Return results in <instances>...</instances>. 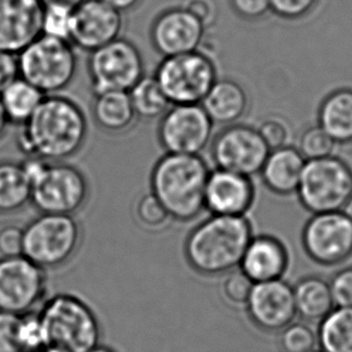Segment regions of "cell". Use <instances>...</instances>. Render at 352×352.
Segmentation results:
<instances>
[{
  "label": "cell",
  "instance_id": "f907efd6",
  "mask_svg": "<svg viewBox=\"0 0 352 352\" xmlns=\"http://www.w3.org/2000/svg\"><path fill=\"white\" fill-rule=\"evenodd\" d=\"M310 352H324V351H321V350H315V349H314V350H311V351H310Z\"/></svg>",
  "mask_w": 352,
  "mask_h": 352
},
{
  "label": "cell",
  "instance_id": "d6986e66",
  "mask_svg": "<svg viewBox=\"0 0 352 352\" xmlns=\"http://www.w3.org/2000/svg\"><path fill=\"white\" fill-rule=\"evenodd\" d=\"M43 0H0V51L19 54L41 35Z\"/></svg>",
  "mask_w": 352,
  "mask_h": 352
},
{
  "label": "cell",
  "instance_id": "8d00e7d4",
  "mask_svg": "<svg viewBox=\"0 0 352 352\" xmlns=\"http://www.w3.org/2000/svg\"><path fill=\"white\" fill-rule=\"evenodd\" d=\"M320 0H270L271 12L279 19L296 21L308 16Z\"/></svg>",
  "mask_w": 352,
  "mask_h": 352
},
{
  "label": "cell",
  "instance_id": "9a60e30c",
  "mask_svg": "<svg viewBox=\"0 0 352 352\" xmlns=\"http://www.w3.org/2000/svg\"><path fill=\"white\" fill-rule=\"evenodd\" d=\"M207 28L182 5L165 9L153 19L149 38L160 56L171 57L201 50Z\"/></svg>",
  "mask_w": 352,
  "mask_h": 352
},
{
  "label": "cell",
  "instance_id": "1f68e13d",
  "mask_svg": "<svg viewBox=\"0 0 352 352\" xmlns=\"http://www.w3.org/2000/svg\"><path fill=\"white\" fill-rule=\"evenodd\" d=\"M338 143L329 136L320 125L305 129L298 138L297 149L305 160H315L333 155Z\"/></svg>",
  "mask_w": 352,
  "mask_h": 352
},
{
  "label": "cell",
  "instance_id": "8992f818",
  "mask_svg": "<svg viewBox=\"0 0 352 352\" xmlns=\"http://www.w3.org/2000/svg\"><path fill=\"white\" fill-rule=\"evenodd\" d=\"M154 77L171 105L201 104L215 81L213 58L201 50L162 58Z\"/></svg>",
  "mask_w": 352,
  "mask_h": 352
},
{
  "label": "cell",
  "instance_id": "ac0fdd59",
  "mask_svg": "<svg viewBox=\"0 0 352 352\" xmlns=\"http://www.w3.org/2000/svg\"><path fill=\"white\" fill-rule=\"evenodd\" d=\"M256 199L252 177L217 168L210 170L205 189V210L213 215L245 217Z\"/></svg>",
  "mask_w": 352,
  "mask_h": 352
},
{
  "label": "cell",
  "instance_id": "484cf974",
  "mask_svg": "<svg viewBox=\"0 0 352 352\" xmlns=\"http://www.w3.org/2000/svg\"><path fill=\"white\" fill-rule=\"evenodd\" d=\"M45 94L22 77H17L0 91V101L9 123L22 124L28 120L43 100Z\"/></svg>",
  "mask_w": 352,
  "mask_h": 352
},
{
  "label": "cell",
  "instance_id": "d6a6232c",
  "mask_svg": "<svg viewBox=\"0 0 352 352\" xmlns=\"http://www.w3.org/2000/svg\"><path fill=\"white\" fill-rule=\"evenodd\" d=\"M281 351L310 352L318 343V334L313 329L303 322H292L281 331Z\"/></svg>",
  "mask_w": 352,
  "mask_h": 352
},
{
  "label": "cell",
  "instance_id": "603a6c76",
  "mask_svg": "<svg viewBox=\"0 0 352 352\" xmlns=\"http://www.w3.org/2000/svg\"><path fill=\"white\" fill-rule=\"evenodd\" d=\"M91 113L98 128L111 135L128 131L136 120L128 91H112L96 94Z\"/></svg>",
  "mask_w": 352,
  "mask_h": 352
},
{
  "label": "cell",
  "instance_id": "e575fe53",
  "mask_svg": "<svg viewBox=\"0 0 352 352\" xmlns=\"http://www.w3.org/2000/svg\"><path fill=\"white\" fill-rule=\"evenodd\" d=\"M223 276L221 295L225 300L236 307H245L254 286L252 279L243 273L239 267Z\"/></svg>",
  "mask_w": 352,
  "mask_h": 352
},
{
  "label": "cell",
  "instance_id": "5bb4252c",
  "mask_svg": "<svg viewBox=\"0 0 352 352\" xmlns=\"http://www.w3.org/2000/svg\"><path fill=\"white\" fill-rule=\"evenodd\" d=\"M45 270L23 255L0 258V310L16 315L33 311L46 292Z\"/></svg>",
  "mask_w": 352,
  "mask_h": 352
},
{
  "label": "cell",
  "instance_id": "6da1fadb",
  "mask_svg": "<svg viewBox=\"0 0 352 352\" xmlns=\"http://www.w3.org/2000/svg\"><path fill=\"white\" fill-rule=\"evenodd\" d=\"M88 136V119L76 101L67 96H45L23 124L21 149L29 157L65 162L81 151Z\"/></svg>",
  "mask_w": 352,
  "mask_h": 352
},
{
  "label": "cell",
  "instance_id": "c3c4849f",
  "mask_svg": "<svg viewBox=\"0 0 352 352\" xmlns=\"http://www.w3.org/2000/svg\"><path fill=\"white\" fill-rule=\"evenodd\" d=\"M87 352H116L112 349L107 348V346H102V345H96V348L91 349L89 351Z\"/></svg>",
  "mask_w": 352,
  "mask_h": 352
},
{
  "label": "cell",
  "instance_id": "9c48e42d",
  "mask_svg": "<svg viewBox=\"0 0 352 352\" xmlns=\"http://www.w3.org/2000/svg\"><path fill=\"white\" fill-rule=\"evenodd\" d=\"M30 186V202L40 213L76 214L89 197L87 177L64 162H48Z\"/></svg>",
  "mask_w": 352,
  "mask_h": 352
},
{
  "label": "cell",
  "instance_id": "ee69618b",
  "mask_svg": "<svg viewBox=\"0 0 352 352\" xmlns=\"http://www.w3.org/2000/svg\"><path fill=\"white\" fill-rule=\"evenodd\" d=\"M102 1L112 6L113 9L118 10L122 14L133 11L142 3V0H102Z\"/></svg>",
  "mask_w": 352,
  "mask_h": 352
},
{
  "label": "cell",
  "instance_id": "60d3db41",
  "mask_svg": "<svg viewBox=\"0 0 352 352\" xmlns=\"http://www.w3.org/2000/svg\"><path fill=\"white\" fill-rule=\"evenodd\" d=\"M23 252V229L6 225L0 229V256H21Z\"/></svg>",
  "mask_w": 352,
  "mask_h": 352
},
{
  "label": "cell",
  "instance_id": "277c9868",
  "mask_svg": "<svg viewBox=\"0 0 352 352\" xmlns=\"http://www.w3.org/2000/svg\"><path fill=\"white\" fill-rule=\"evenodd\" d=\"M47 346L65 352H87L99 345L101 327L96 313L72 294H58L38 311Z\"/></svg>",
  "mask_w": 352,
  "mask_h": 352
},
{
  "label": "cell",
  "instance_id": "30bf717a",
  "mask_svg": "<svg viewBox=\"0 0 352 352\" xmlns=\"http://www.w3.org/2000/svg\"><path fill=\"white\" fill-rule=\"evenodd\" d=\"M87 69L94 96L129 91L146 75L142 53L133 41L122 36L91 51Z\"/></svg>",
  "mask_w": 352,
  "mask_h": 352
},
{
  "label": "cell",
  "instance_id": "7bdbcfd3",
  "mask_svg": "<svg viewBox=\"0 0 352 352\" xmlns=\"http://www.w3.org/2000/svg\"><path fill=\"white\" fill-rule=\"evenodd\" d=\"M19 76L17 54L0 51V91Z\"/></svg>",
  "mask_w": 352,
  "mask_h": 352
},
{
  "label": "cell",
  "instance_id": "cb8c5ba5",
  "mask_svg": "<svg viewBox=\"0 0 352 352\" xmlns=\"http://www.w3.org/2000/svg\"><path fill=\"white\" fill-rule=\"evenodd\" d=\"M294 296L297 315L305 321L320 322L334 309L329 283L320 276L302 278L294 286Z\"/></svg>",
  "mask_w": 352,
  "mask_h": 352
},
{
  "label": "cell",
  "instance_id": "7c38bea8",
  "mask_svg": "<svg viewBox=\"0 0 352 352\" xmlns=\"http://www.w3.org/2000/svg\"><path fill=\"white\" fill-rule=\"evenodd\" d=\"M214 123L201 104L171 105L157 126V140L170 154L200 155L212 142Z\"/></svg>",
  "mask_w": 352,
  "mask_h": 352
},
{
  "label": "cell",
  "instance_id": "ab89813d",
  "mask_svg": "<svg viewBox=\"0 0 352 352\" xmlns=\"http://www.w3.org/2000/svg\"><path fill=\"white\" fill-rule=\"evenodd\" d=\"M234 14L249 22L258 21L271 12L270 0H229Z\"/></svg>",
  "mask_w": 352,
  "mask_h": 352
},
{
  "label": "cell",
  "instance_id": "7a4b0ae2",
  "mask_svg": "<svg viewBox=\"0 0 352 352\" xmlns=\"http://www.w3.org/2000/svg\"><path fill=\"white\" fill-rule=\"evenodd\" d=\"M252 236V221L247 215L210 214L186 236L184 256L192 271L201 276H225L239 267Z\"/></svg>",
  "mask_w": 352,
  "mask_h": 352
},
{
  "label": "cell",
  "instance_id": "3957f363",
  "mask_svg": "<svg viewBox=\"0 0 352 352\" xmlns=\"http://www.w3.org/2000/svg\"><path fill=\"white\" fill-rule=\"evenodd\" d=\"M210 167L201 155L166 153L151 175L153 195L172 220L189 223L205 210V189Z\"/></svg>",
  "mask_w": 352,
  "mask_h": 352
},
{
  "label": "cell",
  "instance_id": "52a82bcc",
  "mask_svg": "<svg viewBox=\"0 0 352 352\" xmlns=\"http://www.w3.org/2000/svg\"><path fill=\"white\" fill-rule=\"evenodd\" d=\"M81 237L74 215L41 213L23 229L22 255L43 270L58 268L72 260Z\"/></svg>",
  "mask_w": 352,
  "mask_h": 352
},
{
  "label": "cell",
  "instance_id": "ffe728a7",
  "mask_svg": "<svg viewBox=\"0 0 352 352\" xmlns=\"http://www.w3.org/2000/svg\"><path fill=\"white\" fill-rule=\"evenodd\" d=\"M290 266V252L281 239L272 234H254L245 248L239 270L252 283L283 279Z\"/></svg>",
  "mask_w": 352,
  "mask_h": 352
},
{
  "label": "cell",
  "instance_id": "836d02e7",
  "mask_svg": "<svg viewBox=\"0 0 352 352\" xmlns=\"http://www.w3.org/2000/svg\"><path fill=\"white\" fill-rule=\"evenodd\" d=\"M19 340L22 352H38L47 346L46 336L38 313L30 311L21 315Z\"/></svg>",
  "mask_w": 352,
  "mask_h": 352
},
{
  "label": "cell",
  "instance_id": "d4e9b609",
  "mask_svg": "<svg viewBox=\"0 0 352 352\" xmlns=\"http://www.w3.org/2000/svg\"><path fill=\"white\" fill-rule=\"evenodd\" d=\"M319 125L336 142H352V89H338L324 98Z\"/></svg>",
  "mask_w": 352,
  "mask_h": 352
},
{
  "label": "cell",
  "instance_id": "5b68a950",
  "mask_svg": "<svg viewBox=\"0 0 352 352\" xmlns=\"http://www.w3.org/2000/svg\"><path fill=\"white\" fill-rule=\"evenodd\" d=\"M17 58L19 77L45 96L59 94L76 76V52L74 45L67 41L40 35Z\"/></svg>",
  "mask_w": 352,
  "mask_h": 352
},
{
  "label": "cell",
  "instance_id": "44dd1931",
  "mask_svg": "<svg viewBox=\"0 0 352 352\" xmlns=\"http://www.w3.org/2000/svg\"><path fill=\"white\" fill-rule=\"evenodd\" d=\"M305 160L292 146L272 149L263 162L260 176L268 190L279 196L296 194Z\"/></svg>",
  "mask_w": 352,
  "mask_h": 352
},
{
  "label": "cell",
  "instance_id": "8fae6325",
  "mask_svg": "<svg viewBox=\"0 0 352 352\" xmlns=\"http://www.w3.org/2000/svg\"><path fill=\"white\" fill-rule=\"evenodd\" d=\"M268 153L257 129L247 124L226 125L210 142V157L217 168L252 178L261 171Z\"/></svg>",
  "mask_w": 352,
  "mask_h": 352
},
{
  "label": "cell",
  "instance_id": "f1b7e54d",
  "mask_svg": "<svg viewBox=\"0 0 352 352\" xmlns=\"http://www.w3.org/2000/svg\"><path fill=\"white\" fill-rule=\"evenodd\" d=\"M128 93L136 118L160 119L171 106L154 75H144Z\"/></svg>",
  "mask_w": 352,
  "mask_h": 352
},
{
  "label": "cell",
  "instance_id": "2e32d148",
  "mask_svg": "<svg viewBox=\"0 0 352 352\" xmlns=\"http://www.w3.org/2000/svg\"><path fill=\"white\" fill-rule=\"evenodd\" d=\"M245 309L257 329L265 332H281L297 316L294 286L284 279L255 283Z\"/></svg>",
  "mask_w": 352,
  "mask_h": 352
},
{
  "label": "cell",
  "instance_id": "4316f807",
  "mask_svg": "<svg viewBox=\"0 0 352 352\" xmlns=\"http://www.w3.org/2000/svg\"><path fill=\"white\" fill-rule=\"evenodd\" d=\"M32 186L21 164L0 162V214L14 213L30 202Z\"/></svg>",
  "mask_w": 352,
  "mask_h": 352
},
{
  "label": "cell",
  "instance_id": "ba28073f",
  "mask_svg": "<svg viewBox=\"0 0 352 352\" xmlns=\"http://www.w3.org/2000/svg\"><path fill=\"white\" fill-rule=\"evenodd\" d=\"M296 194L311 214L342 210L352 196L351 167L334 155L307 160Z\"/></svg>",
  "mask_w": 352,
  "mask_h": 352
},
{
  "label": "cell",
  "instance_id": "b9f144b4",
  "mask_svg": "<svg viewBox=\"0 0 352 352\" xmlns=\"http://www.w3.org/2000/svg\"><path fill=\"white\" fill-rule=\"evenodd\" d=\"M183 8L200 19L206 28L208 29L217 21V5L214 0H184Z\"/></svg>",
  "mask_w": 352,
  "mask_h": 352
},
{
  "label": "cell",
  "instance_id": "d590c367",
  "mask_svg": "<svg viewBox=\"0 0 352 352\" xmlns=\"http://www.w3.org/2000/svg\"><path fill=\"white\" fill-rule=\"evenodd\" d=\"M256 129L270 151L290 144V125L281 116H267L262 119Z\"/></svg>",
  "mask_w": 352,
  "mask_h": 352
},
{
  "label": "cell",
  "instance_id": "4fadbf2b",
  "mask_svg": "<svg viewBox=\"0 0 352 352\" xmlns=\"http://www.w3.org/2000/svg\"><path fill=\"white\" fill-rule=\"evenodd\" d=\"M307 255L321 266H338L352 256V223L343 210L313 214L302 232Z\"/></svg>",
  "mask_w": 352,
  "mask_h": 352
},
{
  "label": "cell",
  "instance_id": "4dcf8cb0",
  "mask_svg": "<svg viewBox=\"0 0 352 352\" xmlns=\"http://www.w3.org/2000/svg\"><path fill=\"white\" fill-rule=\"evenodd\" d=\"M133 215L138 224L147 231H162L172 220L162 202L152 192L136 201Z\"/></svg>",
  "mask_w": 352,
  "mask_h": 352
},
{
  "label": "cell",
  "instance_id": "7dc6e473",
  "mask_svg": "<svg viewBox=\"0 0 352 352\" xmlns=\"http://www.w3.org/2000/svg\"><path fill=\"white\" fill-rule=\"evenodd\" d=\"M342 210H343L344 214L346 215L352 223V196L349 199L346 205L344 206V208Z\"/></svg>",
  "mask_w": 352,
  "mask_h": 352
},
{
  "label": "cell",
  "instance_id": "e0dca14e",
  "mask_svg": "<svg viewBox=\"0 0 352 352\" xmlns=\"http://www.w3.org/2000/svg\"><path fill=\"white\" fill-rule=\"evenodd\" d=\"M124 14L102 0H83L74 9L70 43L74 47L91 53L120 38Z\"/></svg>",
  "mask_w": 352,
  "mask_h": 352
},
{
  "label": "cell",
  "instance_id": "83f0119b",
  "mask_svg": "<svg viewBox=\"0 0 352 352\" xmlns=\"http://www.w3.org/2000/svg\"><path fill=\"white\" fill-rule=\"evenodd\" d=\"M318 343L321 351L352 352V309L334 308L320 321Z\"/></svg>",
  "mask_w": 352,
  "mask_h": 352
},
{
  "label": "cell",
  "instance_id": "f546056e",
  "mask_svg": "<svg viewBox=\"0 0 352 352\" xmlns=\"http://www.w3.org/2000/svg\"><path fill=\"white\" fill-rule=\"evenodd\" d=\"M74 9L63 5H45L41 17V35L70 43Z\"/></svg>",
  "mask_w": 352,
  "mask_h": 352
},
{
  "label": "cell",
  "instance_id": "f35d334b",
  "mask_svg": "<svg viewBox=\"0 0 352 352\" xmlns=\"http://www.w3.org/2000/svg\"><path fill=\"white\" fill-rule=\"evenodd\" d=\"M334 307L352 309V267L339 271L329 281Z\"/></svg>",
  "mask_w": 352,
  "mask_h": 352
},
{
  "label": "cell",
  "instance_id": "681fc988",
  "mask_svg": "<svg viewBox=\"0 0 352 352\" xmlns=\"http://www.w3.org/2000/svg\"><path fill=\"white\" fill-rule=\"evenodd\" d=\"M38 352H65L60 350V349L54 348V346H46L43 350H40Z\"/></svg>",
  "mask_w": 352,
  "mask_h": 352
},
{
  "label": "cell",
  "instance_id": "74e56055",
  "mask_svg": "<svg viewBox=\"0 0 352 352\" xmlns=\"http://www.w3.org/2000/svg\"><path fill=\"white\" fill-rule=\"evenodd\" d=\"M21 315L0 310V352H22L19 346Z\"/></svg>",
  "mask_w": 352,
  "mask_h": 352
},
{
  "label": "cell",
  "instance_id": "7402d4cb",
  "mask_svg": "<svg viewBox=\"0 0 352 352\" xmlns=\"http://www.w3.org/2000/svg\"><path fill=\"white\" fill-rule=\"evenodd\" d=\"M249 99L242 85L231 78H218L201 106L217 125L238 123L247 113Z\"/></svg>",
  "mask_w": 352,
  "mask_h": 352
},
{
  "label": "cell",
  "instance_id": "bcb514c9",
  "mask_svg": "<svg viewBox=\"0 0 352 352\" xmlns=\"http://www.w3.org/2000/svg\"><path fill=\"white\" fill-rule=\"evenodd\" d=\"M8 124H9V120H8V118H6L4 109H3L1 101H0V138L4 135L5 130H6V126H8Z\"/></svg>",
  "mask_w": 352,
  "mask_h": 352
},
{
  "label": "cell",
  "instance_id": "f6af8a7d",
  "mask_svg": "<svg viewBox=\"0 0 352 352\" xmlns=\"http://www.w3.org/2000/svg\"><path fill=\"white\" fill-rule=\"evenodd\" d=\"M83 0H43V5H63L75 9L78 5L81 4Z\"/></svg>",
  "mask_w": 352,
  "mask_h": 352
}]
</instances>
